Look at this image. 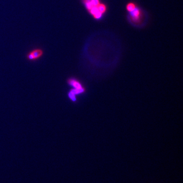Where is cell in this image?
Wrapping results in <instances>:
<instances>
[{"mask_svg": "<svg viewBox=\"0 0 183 183\" xmlns=\"http://www.w3.org/2000/svg\"><path fill=\"white\" fill-rule=\"evenodd\" d=\"M90 11L91 14L93 15H94L95 14H96L97 12L99 11L98 9L97 8V7H95V6H94L92 9L90 10Z\"/></svg>", "mask_w": 183, "mask_h": 183, "instance_id": "obj_7", "label": "cell"}, {"mask_svg": "<svg viewBox=\"0 0 183 183\" xmlns=\"http://www.w3.org/2000/svg\"><path fill=\"white\" fill-rule=\"evenodd\" d=\"M91 2L92 3L93 6L95 7H97L100 4L99 0H91Z\"/></svg>", "mask_w": 183, "mask_h": 183, "instance_id": "obj_8", "label": "cell"}, {"mask_svg": "<svg viewBox=\"0 0 183 183\" xmlns=\"http://www.w3.org/2000/svg\"><path fill=\"white\" fill-rule=\"evenodd\" d=\"M130 12H131V15L134 17V18H137L139 15V13H140L139 10L137 8H136L132 11Z\"/></svg>", "mask_w": 183, "mask_h": 183, "instance_id": "obj_4", "label": "cell"}, {"mask_svg": "<svg viewBox=\"0 0 183 183\" xmlns=\"http://www.w3.org/2000/svg\"><path fill=\"white\" fill-rule=\"evenodd\" d=\"M135 8V6L132 3L129 4L127 6V10L129 11V12L132 11Z\"/></svg>", "mask_w": 183, "mask_h": 183, "instance_id": "obj_6", "label": "cell"}, {"mask_svg": "<svg viewBox=\"0 0 183 183\" xmlns=\"http://www.w3.org/2000/svg\"><path fill=\"white\" fill-rule=\"evenodd\" d=\"M43 50L40 48H37L29 52L26 55V58L29 61H35L38 60L43 55Z\"/></svg>", "mask_w": 183, "mask_h": 183, "instance_id": "obj_2", "label": "cell"}, {"mask_svg": "<svg viewBox=\"0 0 183 183\" xmlns=\"http://www.w3.org/2000/svg\"><path fill=\"white\" fill-rule=\"evenodd\" d=\"M101 16H102V13H101L100 11L97 12L96 14H95L94 15L95 18H97V19L100 18Z\"/></svg>", "mask_w": 183, "mask_h": 183, "instance_id": "obj_9", "label": "cell"}, {"mask_svg": "<svg viewBox=\"0 0 183 183\" xmlns=\"http://www.w3.org/2000/svg\"><path fill=\"white\" fill-rule=\"evenodd\" d=\"M97 8L98 9L99 11L102 13H104L106 10V7L103 4H99L98 6H97Z\"/></svg>", "mask_w": 183, "mask_h": 183, "instance_id": "obj_5", "label": "cell"}, {"mask_svg": "<svg viewBox=\"0 0 183 183\" xmlns=\"http://www.w3.org/2000/svg\"><path fill=\"white\" fill-rule=\"evenodd\" d=\"M84 3H85V5L86 6L87 9H88L89 10L94 7L92 3L90 0H84Z\"/></svg>", "mask_w": 183, "mask_h": 183, "instance_id": "obj_3", "label": "cell"}, {"mask_svg": "<svg viewBox=\"0 0 183 183\" xmlns=\"http://www.w3.org/2000/svg\"><path fill=\"white\" fill-rule=\"evenodd\" d=\"M69 85L72 87V90L69 93V97L73 101L76 100V95L84 93L86 91L81 81L75 78H70L67 81Z\"/></svg>", "mask_w": 183, "mask_h": 183, "instance_id": "obj_1", "label": "cell"}]
</instances>
